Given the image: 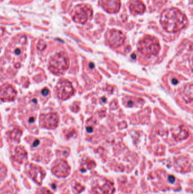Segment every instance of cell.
<instances>
[{
	"instance_id": "1",
	"label": "cell",
	"mask_w": 193,
	"mask_h": 194,
	"mask_svg": "<svg viewBox=\"0 0 193 194\" xmlns=\"http://www.w3.org/2000/svg\"><path fill=\"white\" fill-rule=\"evenodd\" d=\"M186 15L177 8H169L162 12L160 23L167 32H177L183 29L187 24Z\"/></svg>"
},
{
	"instance_id": "2",
	"label": "cell",
	"mask_w": 193,
	"mask_h": 194,
	"mask_svg": "<svg viewBox=\"0 0 193 194\" xmlns=\"http://www.w3.org/2000/svg\"><path fill=\"white\" fill-rule=\"evenodd\" d=\"M69 66V58L64 52L57 53L51 59L49 69L56 75H61L67 70Z\"/></svg>"
},
{
	"instance_id": "3",
	"label": "cell",
	"mask_w": 193,
	"mask_h": 194,
	"mask_svg": "<svg viewBox=\"0 0 193 194\" xmlns=\"http://www.w3.org/2000/svg\"><path fill=\"white\" fill-rule=\"evenodd\" d=\"M138 49L141 54L148 57H151L159 54L160 45L156 38L148 36L140 40L138 44Z\"/></svg>"
},
{
	"instance_id": "4",
	"label": "cell",
	"mask_w": 193,
	"mask_h": 194,
	"mask_svg": "<svg viewBox=\"0 0 193 194\" xmlns=\"http://www.w3.org/2000/svg\"><path fill=\"white\" fill-rule=\"evenodd\" d=\"M72 15L74 21L78 23L84 24L91 17L92 9L88 5H78L73 9Z\"/></svg>"
},
{
	"instance_id": "5",
	"label": "cell",
	"mask_w": 193,
	"mask_h": 194,
	"mask_svg": "<svg viewBox=\"0 0 193 194\" xmlns=\"http://www.w3.org/2000/svg\"><path fill=\"white\" fill-rule=\"evenodd\" d=\"M75 92L72 83L67 80H60L56 87V93L58 98L66 100L72 97Z\"/></svg>"
},
{
	"instance_id": "6",
	"label": "cell",
	"mask_w": 193,
	"mask_h": 194,
	"mask_svg": "<svg viewBox=\"0 0 193 194\" xmlns=\"http://www.w3.org/2000/svg\"><path fill=\"white\" fill-rule=\"evenodd\" d=\"M107 43L112 48H116L121 47L125 42V35L121 31L117 30H110L106 33Z\"/></svg>"
},
{
	"instance_id": "7",
	"label": "cell",
	"mask_w": 193,
	"mask_h": 194,
	"mask_svg": "<svg viewBox=\"0 0 193 194\" xmlns=\"http://www.w3.org/2000/svg\"><path fill=\"white\" fill-rule=\"evenodd\" d=\"M59 123V116L56 112H50L42 115L40 118L41 126L47 129L56 128Z\"/></svg>"
},
{
	"instance_id": "8",
	"label": "cell",
	"mask_w": 193,
	"mask_h": 194,
	"mask_svg": "<svg viewBox=\"0 0 193 194\" xmlns=\"http://www.w3.org/2000/svg\"><path fill=\"white\" fill-rule=\"evenodd\" d=\"M27 174L37 183L40 184L45 175V172L43 169L37 165L30 163L26 166Z\"/></svg>"
},
{
	"instance_id": "9",
	"label": "cell",
	"mask_w": 193,
	"mask_h": 194,
	"mask_svg": "<svg viewBox=\"0 0 193 194\" xmlns=\"http://www.w3.org/2000/svg\"><path fill=\"white\" fill-rule=\"evenodd\" d=\"M17 92L14 87L8 84L0 86V99L4 102H9L15 99Z\"/></svg>"
},
{
	"instance_id": "10",
	"label": "cell",
	"mask_w": 193,
	"mask_h": 194,
	"mask_svg": "<svg viewBox=\"0 0 193 194\" xmlns=\"http://www.w3.org/2000/svg\"><path fill=\"white\" fill-rule=\"evenodd\" d=\"M52 171L58 177H66L70 172V167L66 161L60 160L55 162Z\"/></svg>"
},
{
	"instance_id": "11",
	"label": "cell",
	"mask_w": 193,
	"mask_h": 194,
	"mask_svg": "<svg viewBox=\"0 0 193 194\" xmlns=\"http://www.w3.org/2000/svg\"><path fill=\"white\" fill-rule=\"evenodd\" d=\"M101 5L108 13H116L120 9L121 3L119 0H101Z\"/></svg>"
},
{
	"instance_id": "12",
	"label": "cell",
	"mask_w": 193,
	"mask_h": 194,
	"mask_svg": "<svg viewBox=\"0 0 193 194\" xmlns=\"http://www.w3.org/2000/svg\"><path fill=\"white\" fill-rule=\"evenodd\" d=\"M93 190L95 194H112L115 191V187L111 182L106 181L102 185H97Z\"/></svg>"
},
{
	"instance_id": "13",
	"label": "cell",
	"mask_w": 193,
	"mask_h": 194,
	"mask_svg": "<svg viewBox=\"0 0 193 194\" xmlns=\"http://www.w3.org/2000/svg\"><path fill=\"white\" fill-rule=\"evenodd\" d=\"M129 8L133 14H143L146 10L144 3L140 0L131 1L129 4Z\"/></svg>"
},
{
	"instance_id": "14",
	"label": "cell",
	"mask_w": 193,
	"mask_h": 194,
	"mask_svg": "<svg viewBox=\"0 0 193 194\" xmlns=\"http://www.w3.org/2000/svg\"><path fill=\"white\" fill-rule=\"evenodd\" d=\"M13 158L15 161L22 163L26 161L27 158V153L21 146L17 147L15 149V153L13 156Z\"/></svg>"
},
{
	"instance_id": "15",
	"label": "cell",
	"mask_w": 193,
	"mask_h": 194,
	"mask_svg": "<svg viewBox=\"0 0 193 194\" xmlns=\"http://www.w3.org/2000/svg\"><path fill=\"white\" fill-rule=\"evenodd\" d=\"M22 130L19 129H13L10 133V138L14 141L18 142L22 135Z\"/></svg>"
},
{
	"instance_id": "16",
	"label": "cell",
	"mask_w": 193,
	"mask_h": 194,
	"mask_svg": "<svg viewBox=\"0 0 193 194\" xmlns=\"http://www.w3.org/2000/svg\"><path fill=\"white\" fill-rule=\"evenodd\" d=\"M35 194H53L48 189L46 188H39Z\"/></svg>"
},
{
	"instance_id": "17",
	"label": "cell",
	"mask_w": 193,
	"mask_h": 194,
	"mask_svg": "<svg viewBox=\"0 0 193 194\" xmlns=\"http://www.w3.org/2000/svg\"><path fill=\"white\" fill-rule=\"evenodd\" d=\"M46 46L47 45L45 42L43 40H40L37 43V47L40 51H43L46 48Z\"/></svg>"
},
{
	"instance_id": "18",
	"label": "cell",
	"mask_w": 193,
	"mask_h": 194,
	"mask_svg": "<svg viewBox=\"0 0 193 194\" xmlns=\"http://www.w3.org/2000/svg\"><path fill=\"white\" fill-rule=\"evenodd\" d=\"M73 188H74V190L75 191V193H79L82 190L83 187L80 184L76 183L73 186Z\"/></svg>"
},
{
	"instance_id": "19",
	"label": "cell",
	"mask_w": 193,
	"mask_h": 194,
	"mask_svg": "<svg viewBox=\"0 0 193 194\" xmlns=\"http://www.w3.org/2000/svg\"><path fill=\"white\" fill-rule=\"evenodd\" d=\"M49 91L48 89H47V88L43 89L42 91V94L44 96H47L49 94Z\"/></svg>"
},
{
	"instance_id": "20",
	"label": "cell",
	"mask_w": 193,
	"mask_h": 194,
	"mask_svg": "<svg viewBox=\"0 0 193 194\" xmlns=\"http://www.w3.org/2000/svg\"><path fill=\"white\" fill-rule=\"evenodd\" d=\"M168 179H169V181L171 183H174V181H175V178H174V177L173 176V175H170V176H169V177H168Z\"/></svg>"
},
{
	"instance_id": "21",
	"label": "cell",
	"mask_w": 193,
	"mask_h": 194,
	"mask_svg": "<svg viewBox=\"0 0 193 194\" xmlns=\"http://www.w3.org/2000/svg\"><path fill=\"white\" fill-rule=\"evenodd\" d=\"M39 144V141L38 140H36L34 141V143L33 144V147H36L37 145H38Z\"/></svg>"
},
{
	"instance_id": "22",
	"label": "cell",
	"mask_w": 193,
	"mask_h": 194,
	"mask_svg": "<svg viewBox=\"0 0 193 194\" xmlns=\"http://www.w3.org/2000/svg\"><path fill=\"white\" fill-rule=\"evenodd\" d=\"M34 120H35V119L33 118V117H31L29 119V122L30 123H32V122H33L34 121Z\"/></svg>"
},
{
	"instance_id": "23",
	"label": "cell",
	"mask_w": 193,
	"mask_h": 194,
	"mask_svg": "<svg viewBox=\"0 0 193 194\" xmlns=\"http://www.w3.org/2000/svg\"><path fill=\"white\" fill-rule=\"evenodd\" d=\"M87 130L88 132H91L92 131V128L91 127H88Z\"/></svg>"
},
{
	"instance_id": "24",
	"label": "cell",
	"mask_w": 193,
	"mask_h": 194,
	"mask_svg": "<svg viewBox=\"0 0 193 194\" xmlns=\"http://www.w3.org/2000/svg\"><path fill=\"white\" fill-rule=\"evenodd\" d=\"M177 82H178V81L176 80H174L172 81V83H173V84H177Z\"/></svg>"
}]
</instances>
